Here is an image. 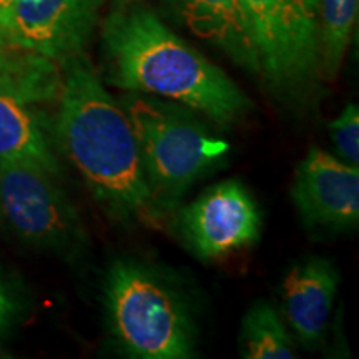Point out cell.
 I'll use <instances>...</instances> for the list:
<instances>
[{"label":"cell","mask_w":359,"mask_h":359,"mask_svg":"<svg viewBox=\"0 0 359 359\" xmlns=\"http://www.w3.org/2000/svg\"><path fill=\"white\" fill-rule=\"evenodd\" d=\"M333 143L343 161L359 165V110L356 103H348L338 118L330 123Z\"/></svg>","instance_id":"obj_16"},{"label":"cell","mask_w":359,"mask_h":359,"mask_svg":"<svg viewBox=\"0 0 359 359\" xmlns=\"http://www.w3.org/2000/svg\"><path fill=\"white\" fill-rule=\"evenodd\" d=\"M359 0H320V62L318 75L338 77L344 53L351 42Z\"/></svg>","instance_id":"obj_15"},{"label":"cell","mask_w":359,"mask_h":359,"mask_svg":"<svg viewBox=\"0 0 359 359\" xmlns=\"http://www.w3.org/2000/svg\"><path fill=\"white\" fill-rule=\"evenodd\" d=\"M118 102L137 137L151 200L165 218L201 177L222 167L230 145L178 103L135 92Z\"/></svg>","instance_id":"obj_4"},{"label":"cell","mask_w":359,"mask_h":359,"mask_svg":"<svg viewBox=\"0 0 359 359\" xmlns=\"http://www.w3.org/2000/svg\"><path fill=\"white\" fill-rule=\"evenodd\" d=\"M60 82L55 62L13 48H0V88L19 93L34 103L55 97Z\"/></svg>","instance_id":"obj_14"},{"label":"cell","mask_w":359,"mask_h":359,"mask_svg":"<svg viewBox=\"0 0 359 359\" xmlns=\"http://www.w3.org/2000/svg\"><path fill=\"white\" fill-rule=\"evenodd\" d=\"M241 356L246 359H294L298 349L280 313L266 302H258L241 321Z\"/></svg>","instance_id":"obj_13"},{"label":"cell","mask_w":359,"mask_h":359,"mask_svg":"<svg viewBox=\"0 0 359 359\" xmlns=\"http://www.w3.org/2000/svg\"><path fill=\"white\" fill-rule=\"evenodd\" d=\"M53 177L37 165L2 163L0 210L25 243L57 255H75L87 245V231Z\"/></svg>","instance_id":"obj_6"},{"label":"cell","mask_w":359,"mask_h":359,"mask_svg":"<svg viewBox=\"0 0 359 359\" xmlns=\"http://www.w3.org/2000/svg\"><path fill=\"white\" fill-rule=\"evenodd\" d=\"M13 4H15V0H0V48H8L6 45V39L8 24H11Z\"/></svg>","instance_id":"obj_18"},{"label":"cell","mask_w":359,"mask_h":359,"mask_svg":"<svg viewBox=\"0 0 359 359\" xmlns=\"http://www.w3.org/2000/svg\"><path fill=\"white\" fill-rule=\"evenodd\" d=\"M58 98V140L97 203L116 222L158 226L132 123L83 53L62 64Z\"/></svg>","instance_id":"obj_1"},{"label":"cell","mask_w":359,"mask_h":359,"mask_svg":"<svg viewBox=\"0 0 359 359\" xmlns=\"http://www.w3.org/2000/svg\"><path fill=\"white\" fill-rule=\"evenodd\" d=\"M182 238L201 259H219L257 243L262 213L236 180L217 183L178 215Z\"/></svg>","instance_id":"obj_7"},{"label":"cell","mask_w":359,"mask_h":359,"mask_svg":"<svg viewBox=\"0 0 359 359\" xmlns=\"http://www.w3.org/2000/svg\"><path fill=\"white\" fill-rule=\"evenodd\" d=\"M22 298L17 286L0 269V344L8 338L20 320Z\"/></svg>","instance_id":"obj_17"},{"label":"cell","mask_w":359,"mask_h":359,"mask_svg":"<svg viewBox=\"0 0 359 359\" xmlns=\"http://www.w3.org/2000/svg\"><path fill=\"white\" fill-rule=\"evenodd\" d=\"M338 286V268L321 257L298 262L283 276V316L306 349H316L325 339Z\"/></svg>","instance_id":"obj_10"},{"label":"cell","mask_w":359,"mask_h":359,"mask_svg":"<svg viewBox=\"0 0 359 359\" xmlns=\"http://www.w3.org/2000/svg\"><path fill=\"white\" fill-rule=\"evenodd\" d=\"M103 0H15L6 45L64 64L82 55Z\"/></svg>","instance_id":"obj_8"},{"label":"cell","mask_w":359,"mask_h":359,"mask_svg":"<svg viewBox=\"0 0 359 359\" xmlns=\"http://www.w3.org/2000/svg\"><path fill=\"white\" fill-rule=\"evenodd\" d=\"M109 83L205 115L222 128L251 110V100L224 72L143 7L110 13L103 24Z\"/></svg>","instance_id":"obj_2"},{"label":"cell","mask_w":359,"mask_h":359,"mask_svg":"<svg viewBox=\"0 0 359 359\" xmlns=\"http://www.w3.org/2000/svg\"><path fill=\"white\" fill-rule=\"evenodd\" d=\"M102 303L111 338L127 356H195L196 326L190 304L158 269L137 259L111 263L103 276Z\"/></svg>","instance_id":"obj_3"},{"label":"cell","mask_w":359,"mask_h":359,"mask_svg":"<svg viewBox=\"0 0 359 359\" xmlns=\"http://www.w3.org/2000/svg\"><path fill=\"white\" fill-rule=\"evenodd\" d=\"M30 103L19 93L0 88V165L30 163L58 175V161Z\"/></svg>","instance_id":"obj_12"},{"label":"cell","mask_w":359,"mask_h":359,"mask_svg":"<svg viewBox=\"0 0 359 359\" xmlns=\"http://www.w3.org/2000/svg\"><path fill=\"white\" fill-rule=\"evenodd\" d=\"M291 200L309 231L356 230L359 168L311 145L296 167Z\"/></svg>","instance_id":"obj_9"},{"label":"cell","mask_w":359,"mask_h":359,"mask_svg":"<svg viewBox=\"0 0 359 359\" xmlns=\"http://www.w3.org/2000/svg\"><path fill=\"white\" fill-rule=\"evenodd\" d=\"M238 2L258 74L281 98H302L320 77V0Z\"/></svg>","instance_id":"obj_5"},{"label":"cell","mask_w":359,"mask_h":359,"mask_svg":"<svg viewBox=\"0 0 359 359\" xmlns=\"http://www.w3.org/2000/svg\"><path fill=\"white\" fill-rule=\"evenodd\" d=\"M193 35L212 42L238 65L258 74L238 0H172Z\"/></svg>","instance_id":"obj_11"}]
</instances>
